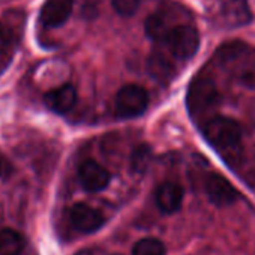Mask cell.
Instances as JSON below:
<instances>
[{
    "mask_svg": "<svg viewBox=\"0 0 255 255\" xmlns=\"http://www.w3.org/2000/svg\"><path fill=\"white\" fill-rule=\"evenodd\" d=\"M216 59L237 83L255 89V48L243 42H228L218 50Z\"/></svg>",
    "mask_w": 255,
    "mask_h": 255,
    "instance_id": "1",
    "label": "cell"
},
{
    "mask_svg": "<svg viewBox=\"0 0 255 255\" xmlns=\"http://www.w3.org/2000/svg\"><path fill=\"white\" fill-rule=\"evenodd\" d=\"M204 137L216 149L230 150L239 146L242 138L240 125L230 117L216 116L204 125Z\"/></svg>",
    "mask_w": 255,
    "mask_h": 255,
    "instance_id": "2",
    "label": "cell"
},
{
    "mask_svg": "<svg viewBox=\"0 0 255 255\" xmlns=\"http://www.w3.org/2000/svg\"><path fill=\"white\" fill-rule=\"evenodd\" d=\"M162 42L176 59L188 60L200 47V35L191 24H177L170 29Z\"/></svg>",
    "mask_w": 255,
    "mask_h": 255,
    "instance_id": "3",
    "label": "cell"
},
{
    "mask_svg": "<svg viewBox=\"0 0 255 255\" xmlns=\"http://www.w3.org/2000/svg\"><path fill=\"white\" fill-rule=\"evenodd\" d=\"M218 101H219V92L216 89V84L210 78L197 77L192 80L188 90L186 104L189 113L194 117L206 114L218 104Z\"/></svg>",
    "mask_w": 255,
    "mask_h": 255,
    "instance_id": "4",
    "label": "cell"
},
{
    "mask_svg": "<svg viewBox=\"0 0 255 255\" xmlns=\"http://www.w3.org/2000/svg\"><path fill=\"white\" fill-rule=\"evenodd\" d=\"M149 105V95L144 87L138 84H126L116 95V111L119 117L134 119L146 111Z\"/></svg>",
    "mask_w": 255,
    "mask_h": 255,
    "instance_id": "5",
    "label": "cell"
},
{
    "mask_svg": "<svg viewBox=\"0 0 255 255\" xmlns=\"http://www.w3.org/2000/svg\"><path fill=\"white\" fill-rule=\"evenodd\" d=\"M216 12L221 23L230 29L246 26L252 20L248 0H218Z\"/></svg>",
    "mask_w": 255,
    "mask_h": 255,
    "instance_id": "6",
    "label": "cell"
},
{
    "mask_svg": "<svg viewBox=\"0 0 255 255\" xmlns=\"http://www.w3.org/2000/svg\"><path fill=\"white\" fill-rule=\"evenodd\" d=\"M68 216L71 224L83 233H95L104 225V215L86 203L74 204Z\"/></svg>",
    "mask_w": 255,
    "mask_h": 255,
    "instance_id": "7",
    "label": "cell"
},
{
    "mask_svg": "<svg viewBox=\"0 0 255 255\" xmlns=\"http://www.w3.org/2000/svg\"><path fill=\"white\" fill-rule=\"evenodd\" d=\"M74 0H45L39 20L45 27H60L63 26L72 14Z\"/></svg>",
    "mask_w": 255,
    "mask_h": 255,
    "instance_id": "8",
    "label": "cell"
},
{
    "mask_svg": "<svg viewBox=\"0 0 255 255\" xmlns=\"http://www.w3.org/2000/svg\"><path fill=\"white\" fill-rule=\"evenodd\" d=\"M78 177L81 186L89 192H99L105 189L110 183L108 171L95 161H86L80 165Z\"/></svg>",
    "mask_w": 255,
    "mask_h": 255,
    "instance_id": "9",
    "label": "cell"
},
{
    "mask_svg": "<svg viewBox=\"0 0 255 255\" xmlns=\"http://www.w3.org/2000/svg\"><path fill=\"white\" fill-rule=\"evenodd\" d=\"M206 194L216 206H228L237 200L234 186L219 174H209L206 179Z\"/></svg>",
    "mask_w": 255,
    "mask_h": 255,
    "instance_id": "10",
    "label": "cell"
},
{
    "mask_svg": "<svg viewBox=\"0 0 255 255\" xmlns=\"http://www.w3.org/2000/svg\"><path fill=\"white\" fill-rule=\"evenodd\" d=\"M44 104L56 113H68L77 104V90L71 84H63L50 90L44 96Z\"/></svg>",
    "mask_w": 255,
    "mask_h": 255,
    "instance_id": "11",
    "label": "cell"
},
{
    "mask_svg": "<svg viewBox=\"0 0 255 255\" xmlns=\"http://www.w3.org/2000/svg\"><path fill=\"white\" fill-rule=\"evenodd\" d=\"M155 200H156L158 207L164 213H174L182 206L183 189L180 185H177L174 182H165L158 188V191L155 194Z\"/></svg>",
    "mask_w": 255,
    "mask_h": 255,
    "instance_id": "12",
    "label": "cell"
},
{
    "mask_svg": "<svg viewBox=\"0 0 255 255\" xmlns=\"http://www.w3.org/2000/svg\"><path fill=\"white\" fill-rule=\"evenodd\" d=\"M147 71L156 80L165 81L173 77L174 66L171 63V60L162 51H155L150 54V57L147 60Z\"/></svg>",
    "mask_w": 255,
    "mask_h": 255,
    "instance_id": "13",
    "label": "cell"
},
{
    "mask_svg": "<svg viewBox=\"0 0 255 255\" xmlns=\"http://www.w3.org/2000/svg\"><path fill=\"white\" fill-rule=\"evenodd\" d=\"M173 26H170V21H168V17L161 14V12H155L152 15L147 17L146 23H144V30H146V35L153 39V41H158V42H162L164 38L167 36V33L170 32Z\"/></svg>",
    "mask_w": 255,
    "mask_h": 255,
    "instance_id": "14",
    "label": "cell"
},
{
    "mask_svg": "<svg viewBox=\"0 0 255 255\" xmlns=\"http://www.w3.org/2000/svg\"><path fill=\"white\" fill-rule=\"evenodd\" d=\"M24 237L11 228L0 231V255H20L24 249Z\"/></svg>",
    "mask_w": 255,
    "mask_h": 255,
    "instance_id": "15",
    "label": "cell"
},
{
    "mask_svg": "<svg viewBox=\"0 0 255 255\" xmlns=\"http://www.w3.org/2000/svg\"><path fill=\"white\" fill-rule=\"evenodd\" d=\"M132 255H165V246L155 237H146L135 243Z\"/></svg>",
    "mask_w": 255,
    "mask_h": 255,
    "instance_id": "16",
    "label": "cell"
},
{
    "mask_svg": "<svg viewBox=\"0 0 255 255\" xmlns=\"http://www.w3.org/2000/svg\"><path fill=\"white\" fill-rule=\"evenodd\" d=\"M152 159V152L147 144H140L131 156V167L135 173H143L146 171L149 162Z\"/></svg>",
    "mask_w": 255,
    "mask_h": 255,
    "instance_id": "17",
    "label": "cell"
},
{
    "mask_svg": "<svg viewBox=\"0 0 255 255\" xmlns=\"http://www.w3.org/2000/svg\"><path fill=\"white\" fill-rule=\"evenodd\" d=\"M15 33L17 30L11 26V23L0 21V56L9 51L15 41Z\"/></svg>",
    "mask_w": 255,
    "mask_h": 255,
    "instance_id": "18",
    "label": "cell"
},
{
    "mask_svg": "<svg viewBox=\"0 0 255 255\" xmlns=\"http://www.w3.org/2000/svg\"><path fill=\"white\" fill-rule=\"evenodd\" d=\"M141 0H111L114 11L122 17H131L137 12Z\"/></svg>",
    "mask_w": 255,
    "mask_h": 255,
    "instance_id": "19",
    "label": "cell"
},
{
    "mask_svg": "<svg viewBox=\"0 0 255 255\" xmlns=\"http://www.w3.org/2000/svg\"><path fill=\"white\" fill-rule=\"evenodd\" d=\"M99 2V0H86L84 3V12L86 15L89 14V11H93V14H96V3Z\"/></svg>",
    "mask_w": 255,
    "mask_h": 255,
    "instance_id": "20",
    "label": "cell"
},
{
    "mask_svg": "<svg viewBox=\"0 0 255 255\" xmlns=\"http://www.w3.org/2000/svg\"><path fill=\"white\" fill-rule=\"evenodd\" d=\"M8 161H6V158L0 153V177H3L5 176V173L8 171Z\"/></svg>",
    "mask_w": 255,
    "mask_h": 255,
    "instance_id": "21",
    "label": "cell"
}]
</instances>
